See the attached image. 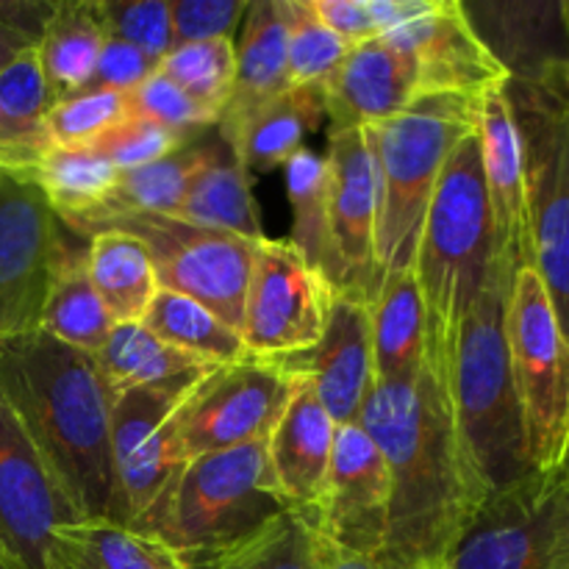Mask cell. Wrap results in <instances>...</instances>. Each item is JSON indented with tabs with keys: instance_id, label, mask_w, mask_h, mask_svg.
I'll return each mask as SVG.
<instances>
[{
	"instance_id": "obj_17",
	"label": "cell",
	"mask_w": 569,
	"mask_h": 569,
	"mask_svg": "<svg viewBox=\"0 0 569 569\" xmlns=\"http://www.w3.org/2000/svg\"><path fill=\"white\" fill-rule=\"evenodd\" d=\"M381 39L409 56L422 100L442 94L481 100L509 81V72L481 42L459 0H428L420 14L381 33Z\"/></svg>"
},
{
	"instance_id": "obj_21",
	"label": "cell",
	"mask_w": 569,
	"mask_h": 569,
	"mask_svg": "<svg viewBox=\"0 0 569 569\" xmlns=\"http://www.w3.org/2000/svg\"><path fill=\"white\" fill-rule=\"evenodd\" d=\"M328 128H372L420 103V81L411 59L381 37L350 48L326 89Z\"/></svg>"
},
{
	"instance_id": "obj_25",
	"label": "cell",
	"mask_w": 569,
	"mask_h": 569,
	"mask_svg": "<svg viewBox=\"0 0 569 569\" xmlns=\"http://www.w3.org/2000/svg\"><path fill=\"white\" fill-rule=\"evenodd\" d=\"M217 142H220V137H217L214 142L198 137L194 142H189L187 148L178 150V153L167 156V159L137 167V170L120 172V181H117V187L111 189V194L103 203L83 211V214L64 217V220L59 217V220L81 239H92L94 233H100V228H103L106 222L117 220V217H170L172 211H176V206L181 203L183 192H187L194 172H198L200 167L206 164V159L214 153Z\"/></svg>"
},
{
	"instance_id": "obj_36",
	"label": "cell",
	"mask_w": 569,
	"mask_h": 569,
	"mask_svg": "<svg viewBox=\"0 0 569 569\" xmlns=\"http://www.w3.org/2000/svg\"><path fill=\"white\" fill-rule=\"evenodd\" d=\"M31 181L42 189L56 214L64 220L103 203L120 181V170L98 150L48 148Z\"/></svg>"
},
{
	"instance_id": "obj_40",
	"label": "cell",
	"mask_w": 569,
	"mask_h": 569,
	"mask_svg": "<svg viewBox=\"0 0 569 569\" xmlns=\"http://www.w3.org/2000/svg\"><path fill=\"white\" fill-rule=\"evenodd\" d=\"M128 117L126 94L89 89L72 98L56 100L42 126L50 148L89 150Z\"/></svg>"
},
{
	"instance_id": "obj_35",
	"label": "cell",
	"mask_w": 569,
	"mask_h": 569,
	"mask_svg": "<svg viewBox=\"0 0 569 569\" xmlns=\"http://www.w3.org/2000/svg\"><path fill=\"white\" fill-rule=\"evenodd\" d=\"M287 194L292 203V237L289 242L331 283L333 253L328 228V159L326 153L303 148L283 167Z\"/></svg>"
},
{
	"instance_id": "obj_43",
	"label": "cell",
	"mask_w": 569,
	"mask_h": 569,
	"mask_svg": "<svg viewBox=\"0 0 569 569\" xmlns=\"http://www.w3.org/2000/svg\"><path fill=\"white\" fill-rule=\"evenodd\" d=\"M198 137H187V133L170 131L164 126H156L150 120H139V117H126L117 128H111L94 148L100 156L111 161L120 172L137 170V167L153 164V161L167 159V156L178 153L194 142Z\"/></svg>"
},
{
	"instance_id": "obj_3",
	"label": "cell",
	"mask_w": 569,
	"mask_h": 569,
	"mask_svg": "<svg viewBox=\"0 0 569 569\" xmlns=\"http://www.w3.org/2000/svg\"><path fill=\"white\" fill-rule=\"evenodd\" d=\"M289 509L267 442H256L172 467L128 528L164 545L187 569H217Z\"/></svg>"
},
{
	"instance_id": "obj_49",
	"label": "cell",
	"mask_w": 569,
	"mask_h": 569,
	"mask_svg": "<svg viewBox=\"0 0 569 569\" xmlns=\"http://www.w3.org/2000/svg\"><path fill=\"white\" fill-rule=\"evenodd\" d=\"M33 44H37L33 39L22 37V33L17 31H9V28H0V70H3L14 56H20L22 50L33 48Z\"/></svg>"
},
{
	"instance_id": "obj_54",
	"label": "cell",
	"mask_w": 569,
	"mask_h": 569,
	"mask_svg": "<svg viewBox=\"0 0 569 569\" xmlns=\"http://www.w3.org/2000/svg\"><path fill=\"white\" fill-rule=\"evenodd\" d=\"M0 569H6V567H3V565H0Z\"/></svg>"
},
{
	"instance_id": "obj_47",
	"label": "cell",
	"mask_w": 569,
	"mask_h": 569,
	"mask_svg": "<svg viewBox=\"0 0 569 569\" xmlns=\"http://www.w3.org/2000/svg\"><path fill=\"white\" fill-rule=\"evenodd\" d=\"M315 9L320 20L350 48L378 37L367 0H315Z\"/></svg>"
},
{
	"instance_id": "obj_1",
	"label": "cell",
	"mask_w": 569,
	"mask_h": 569,
	"mask_svg": "<svg viewBox=\"0 0 569 569\" xmlns=\"http://www.w3.org/2000/svg\"><path fill=\"white\" fill-rule=\"evenodd\" d=\"M359 426L392 476L387 542L372 569H445L487 500L450 411L445 378L426 365L403 383H376Z\"/></svg>"
},
{
	"instance_id": "obj_18",
	"label": "cell",
	"mask_w": 569,
	"mask_h": 569,
	"mask_svg": "<svg viewBox=\"0 0 569 569\" xmlns=\"http://www.w3.org/2000/svg\"><path fill=\"white\" fill-rule=\"evenodd\" d=\"M192 387H139L111 398V456L122 522L131 526L172 472L170 417Z\"/></svg>"
},
{
	"instance_id": "obj_19",
	"label": "cell",
	"mask_w": 569,
	"mask_h": 569,
	"mask_svg": "<svg viewBox=\"0 0 569 569\" xmlns=\"http://www.w3.org/2000/svg\"><path fill=\"white\" fill-rule=\"evenodd\" d=\"M278 365L292 376L309 378L322 409L337 426L359 422L376 387L370 306L337 295L320 342L298 356L278 359Z\"/></svg>"
},
{
	"instance_id": "obj_45",
	"label": "cell",
	"mask_w": 569,
	"mask_h": 569,
	"mask_svg": "<svg viewBox=\"0 0 569 569\" xmlns=\"http://www.w3.org/2000/svg\"><path fill=\"white\" fill-rule=\"evenodd\" d=\"M244 11V0H170L172 42L178 48L211 39H233Z\"/></svg>"
},
{
	"instance_id": "obj_5",
	"label": "cell",
	"mask_w": 569,
	"mask_h": 569,
	"mask_svg": "<svg viewBox=\"0 0 569 569\" xmlns=\"http://www.w3.org/2000/svg\"><path fill=\"white\" fill-rule=\"evenodd\" d=\"M511 278L503 264L478 295L456 337L445 367L450 411L461 448L470 459L487 498L531 478L526 422L509 361L506 339V300Z\"/></svg>"
},
{
	"instance_id": "obj_42",
	"label": "cell",
	"mask_w": 569,
	"mask_h": 569,
	"mask_svg": "<svg viewBox=\"0 0 569 569\" xmlns=\"http://www.w3.org/2000/svg\"><path fill=\"white\" fill-rule=\"evenodd\" d=\"M98 3L109 37L133 44L156 64L176 48L167 0H98Z\"/></svg>"
},
{
	"instance_id": "obj_50",
	"label": "cell",
	"mask_w": 569,
	"mask_h": 569,
	"mask_svg": "<svg viewBox=\"0 0 569 569\" xmlns=\"http://www.w3.org/2000/svg\"><path fill=\"white\" fill-rule=\"evenodd\" d=\"M328 569H372V565L367 559H356V556L337 553V550H331Z\"/></svg>"
},
{
	"instance_id": "obj_51",
	"label": "cell",
	"mask_w": 569,
	"mask_h": 569,
	"mask_svg": "<svg viewBox=\"0 0 569 569\" xmlns=\"http://www.w3.org/2000/svg\"><path fill=\"white\" fill-rule=\"evenodd\" d=\"M550 476L556 478V483H559V489H561V492H565V498L569 500V442H567V448H565V456H561L559 467H556V470L550 472Z\"/></svg>"
},
{
	"instance_id": "obj_22",
	"label": "cell",
	"mask_w": 569,
	"mask_h": 569,
	"mask_svg": "<svg viewBox=\"0 0 569 569\" xmlns=\"http://www.w3.org/2000/svg\"><path fill=\"white\" fill-rule=\"evenodd\" d=\"M339 426L322 409L309 378L295 376L292 398L267 439L272 476L292 506L317 509L326 495Z\"/></svg>"
},
{
	"instance_id": "obj_34",
	"label": "cell",
	"mask_w": 569,
	"mask_h": 569,
	"mask_svg": "<svg viewBox=\"0 0 569 569\" xmlns=\"http://www.w3.org/2000/svg\"><path fill=\"white\" fill-rule=\"evenodd\" d=\"M142 326L164 345L194 356L206 365L226 367L253 359L242 333L233 331L228 322H222L214 311L206 309L198 300L167 292V289H159Z\"/></svg>"
},
{
	"instance_id": "obj_41",
	"label": "cell",
	"mask_w": 569,
	"mask_h": 569,
	"mask_svg": "<svg viewBox=\"0 0 569 569\" xmlns=\"http://www.w3.org/2000/svg\"><path fill=\"white\" fill-rule=\"evenodd\" d=\"M128 117L150 120L156 126H164L170 131L187 133V137H203L209 128L217 126L220 117L203 103L183 92L178 83L164 78L161 72H153L144 83H139L133 92L126 94Z\"/></svg>"
},
{
	"instance_id": "obj_44",
	"label": "cell",
	"mask_w": 569,
	"mask_h": 569,
	"mask_svg": "<svg viewBox=\"0 0 569 569\" xmlns=\"http://www.w3.org/2000/svg\"><path fill=\"white\" fill-rule=\"evenodd\" d=\"M56 92L44 76L39 48L22 50L0 70V109L17 122L42 126L44 114L56 106Z\"/></svg>"
},
{
	"instance_id": "obj_53",
	"label": "cell",
	"mask_w": 569,
	"mask_h": 569,
	"mask_svg": "<svg viewBox=\"0 0 569 569\" xmlns=\"http://www.w3.org/2000/svg\"><path fill=\"white\" fill-rule=\"evenodd\" d=\"M3 178H9V172H6V170H0V181H3Z\"/></svg>"
},
{
	"instance_id": "obj_23",
	"label": "cell",
	"mask_w": 569,
	"mask_h": 569,
	"mask_svg": "<svg viewBox=\"0 0 569 569\" xmlns=\"http://www.w3.org/2000/svg\"><path fill=\"white\" fill-rule=\"evenodd\" d=\"M289 89V14L287 0H253L242 20L237 44V87L217 120L222 142L244 120Z\"/></svg>"
},
{
	"instance_id": "obj_20",
	"label": "cell",
	"mask_w": 569,
	"mask_h": 569,
	"mask_svg": "<svg viewBox=\"0 0 569 569\" xmlns=\"http://www.w3.org/2000/svg\"><path fill=\"white\" fill-rule=\"evenodd\" d=\"M478 142H481L483 181L492 211L495 253L509 276L531 267V226H528L526 170L522 148L503 87L492 89L478 103Z\"/></svg>"
},
{
	"instance_id": "obj_32",
	"label": "cell",
	"mask_w": 569,
	"mask_h": 569,
	"mask_svg": "<svg viewBox=\"0 0 569 569\" xmlns=\"http://www.w3.org/2000/svg\"><path fill=\"white\" fill-rule=\"evenodd\" d=\"M87 270L111 322H142L159 295L148 248L133 233L103 231L89 239Z\"/></svg>"
},
{
	"instance_id": "obj_33",
	"label": "cell",
	"mask_w": 569,
	"mask_h": 569,
	"mask_svg": "<svg viewBox=\"0 0 569 569\" xmlns=\"http://www.w3.org/2000/svg\"><path fill=\"white\" fill-rule=\"evenodd\" d=\"M87 244L89 239L78 237L70 244L64 259H61L53 287H50L48 303H44L39 331L94 359L103 350V345L109 342L114 322H111L106 306L100 303L92 281H89Z\"/></svg>"
},
{
	"instance_id": "obj_15",
	"label": "cell",
	"mask_w": 569,
	"mask_h": 569,
	"mask_svg": "<svg viewBox=\"0 0 569 569\" xmlns=\"http://www.w3.org/2000/svg\"><path fill=\"white\" fill-rule=\"evenodd\" d=\"M81 522L0 395V565L44 569L50 537Z\"/></svg>"
},
{
	"instance_id": "obj_16",
	"label": "cell",
	"mask_w": 569,
	"mask_h": 569,
	"mask_svg": "<svg viewBox=\"0 0 569 569\" xmlns=\"http://www.w3.org/2000/svg\"><path fill=\"white\" fill-rule=\"evenodd\" d=\"M389 506L392 476L376 439L359 422L339 426L328 487L317 506L328 548L372 565L387 542Z\"/></svg>"
},
{
	"instance_id": "obj_28",
	"label": "cell",
	"mask_w": 569,
	"mask_h": 569,
	"mask_svg": "<svg viewBox=\"0 0 569 569\" xmlns=\"http://www.w3.org/2000/svg\"><path fill=\"white\" fill-rule=\"evenodd\" d=\"M322 120H328L326 98L311 89L289 87L256 109L226 144L248 172H272L306 148V133L317 131Z\"/></svg>"
},
{
	"instance_id": "obj_48",
	"label": "cell",
	"mask_w": 569,
	"mask_h": 569,
	"mask_svg": "<svg viewBox=\"0 0 569 569\" xmlns=\"http://www.w3.org/2000/svg\"><path fill=\"white\" fill-rule=\"evenodd\" d=\"M53 9V0H0V28L22 33L39 44Z\"/></svg>"
},
{
	"instance_id": "obj_24",
	"label": "cell",
	"mask_w": 569,
	"mask_h": 569,
	"mask_svg": "<svg viewBox=\"0 0 569 569\" xmlns=\"http://www.w3.org/2000/svg\"><path fill=\"white\" fill-rule=\"evenodd\" d=\"M465 11L509 78H531L569 61L561 3H465Z\"/></svg>"
},
{
	"instance_id": "obj_13",
	"label": "cell",
	"mask_w": 569,
	"mask_h": 569,
	"mask_svg": "<svg viewBox=\"0 0 569 569\" xmlns=\"http://www.w3.org/2000/svg\"><path fill=\"white\" fill-rule=\"evenodd\" d=\"M76 239L37 183L0 181V342L39 331L56 270Z\"/></svg>"
},
{
	"instance_id": "obj_8",
	"label": "cell",
	"mask_w": 569,
	"mask_h": 569,
	"mask_svg": "<svg viewBox=\"0 0 569 569\" xmlns=\"http://www.w3.org/2000/svg\"><path fill=\"white\" fill-rule=\"evenodd\" d=\"M506 339L528 456L537 472H553L569 442V337L533 267L511 278Z\"/></svg>"
},
{
	"instance_id": "obj_30",
	"label": "cell",
	"mask_w": 569,
	"mask_h": 569,
	"mask_svg": "<svg viewBox=\"0 0 569 569\" xmlns=\"http://www.w3.org/2000/svg\"><path fill=\"white\" fill-rule=\"evenodd\" d=\"M44 569H187L164 545L109 520L61 526L50 537Z\"/></svg>"
},
{
	"instance_id": "obj_27",
	"label": "cell",
	"mask_w": 569,
	"mask_h": 569,
	"mask_svg": "<svg viewBox=\"0 0 569 569\" xmlns=\"http://www.w3.org/2000/svg\"><path fill=\"white\" fill-rule=\"evenodd\" d=\"M170 217L189 222V226L233 233V237L250 239V242L267 239L259 209H256L253 189H250V172L239 164L237 156L228 150L222 139L217 142L214 153L206 159V164L194 172L181 203Z\"/></svg>"
},
{
	"instance_id": "obj_52",
	"label": "cell",
	"mask_w": 569,
	"mask_h": 569,
	"mask_svg": "<svg viewBox=\"0 0 569 569\" xmlns=\"http://www.w3.org/2000/svg\"><path fill=\"white\" fill-rule=\"evenodd\" d=\"M561 17H565V26H567V33H569V0H561Z\"/></svg>"
},
{
	"instance_id": "obj_29",
	"label": "cell",
	"mask_w": 569,
	"mask_h": 569,
	"mask_svg": "<svg viewBox=\"0 0 569 569\" xmlns=\"http://www.w3.org/2000/svg\"><path fill=\"white\" fill-rule=\"evenodd\" d=\"M111 398L139 387H194L214 365L194 359L156 339L142 322H120L111 328L109 342L98 356Z\"/></svg>"
},
{
	"instance_id": "obj_14",
	"label": "cell",
	"mask_w": 569,
	"mask_h": 569,
	"mask_svg": "<svg viewBox=\"0 0 569 569\" xmlns=\"http://www.w3.org/2000/svg\"><path fill=\"white\" fill-rule=\"evenodd\" d=\"M328 228L331 287L372 306L378 295V167L367 128H328Z\"/></svg>"
},
{
	"instance_id": "obj_26",
	"label": "cell",
	"mask_w": 569,
	"mask_h": 569,
	"mask_svg": "<svg viewBox=\"0 0 569 569\" xmlns=\"http://www.w3.org/2000/svg\"><path fill=\"white\" fill-rule=\"evenodd\" d=\"M376 383H403L428 365L426 303L415 270L383 281L370 306Z\"/></svg>"
},
{
	"instance_id": "obj_12",
	"label": "cell",
	"mask_w": 569,
	"mask_h": 569,
	"mask_svg": "<svg viewBox=\"0 0 569 569\" xmlns=\"http://www.w3.org/2000/svg\"><path fill=\"white\" fill-rule=\"evenodd\" d=\"M337 298L328 278L289 239L259 242L244 292L242 339L253 359L278 361L322 339Z\"/></svg>"
},
{
	"instance_id": "obj_11",
	"label": "cell",
	"mask_w": 569,
	"mask_h": 569,
	"mask_svg": "<svg viewBox=\"0 0 569 569\" xmlns=\"http://www.w3.org/2000/svg\"><path fill=\"white\" fill-rule=\"evenodd\" d=\"M445 569H569V500L550 472L483 500Z\"/></svg>"
},
{
	"instance_id": "obj_39",
	"label": "cell",
	"mask_w": 569,
	"mask_h": 569,
	"mask_svg": "<svg viewBox=\"0 0 569 569\" xmlns=\"http://www.w3.org/2000/svg\"><path fill=\"white\" fill-rule=\"evenodd\" d=\"M156 72L170 78L183 92L220 117L237 87V42L211 39V42L178 44L159 61Z\"/></svg>"
},
{
	"instance_id": "obj_9",
	"label": "cell",
	"mask_w": 569,
	"mask_h": 569,
	"mask_svg": "<svg viewBox=\"0 0 569 569\" xmlns=\"http://www.w3.org/2000/svg\"><path fill=\"white\" fill-rule=\"evenodd\" d=\"M292 389L295 376L278 361L244 359L206 372L170 417L172 467L206 453L267 442Z\"/></svg>"
},
{
	"instance_id": "obj_38",
	"label": "cell",
	"mask_w": 569,
	"mask_h": 569,
	"mask_svg": "<svg viewBox=\"0 0 569 569\" xmlns=\"http://www.w3.org/2000/svg\"><path fill=\"white\" fill-rule=\"evenodd\" d=\"M289 14V87L326 94L350 44L342 42L315 9V0H287Z\"/></svg>"
},
{
	"instance_id": "obj_31",
	"label": "cell",
	"mask_w": 569,
	"mask_h": 569,
	"mask_svg": "<svg viewBox=\"0 0 569 569\" xmlns=\"http://www.w3.org/2000/svg\"><path fill=\"white\" fill-rule=\"evenodd\" d=\"M106 39H109V31H106L98 0L56 3L37 44L44 76H48L56 98L64 100L87 92Z\"/></svg>"
},
{
	"instance_id": "obj_46",
	"label": "cell",
	"mask_w": 569,
	"mask_h": 569,
	"mask_svg": "<svg viewBox=\"0 0 569 569\" xmlns=\"http://www.w3.org/2000/svg\"><path fill=\"white\" fill-rule=\"evenodd\" d=\"M156 61H150L142 50H137L133 44L122 42V39H106L103 50H100L98 67H94V76L89 81V89H103V92H120L128 94L139 87V83L148 81L156 72Z\"/></svg>"
},
{
	"instance_id": "obj_7",
	"label": "cell",
	"mask_w": 569,
	"mask_h": 569,
	"mask_svg": "<svg viewBox=\"0 0 569 569\" xmlns=\"http://www.w3.org/2000/svg\"><path fill=\"white\" fill-rule=\"evenodd\" d=\"M522 148L531 267L569 337V61L506 81Z\"/></svg>"
},
{
	"instance_id": "obj_4",
	"label": "cell",
	"mask_w": 569,
	"mask_h": 569,
	"mask_svg": "<svg viewBox=\"0 0 569 569\" xmlns=\"http://www.w3.org/2000/svg\"><path fill=\"white\" fill-rule=\"evenodd\" d=\"M498 264L481 142L472 131L439 176L411 264L426 303L428 365L442 378L461 322Z\"/></svg>"
},
{
	"instance_id": "obj_37",
	"label": "cell",
	"mask_w": 569,
	"mask_h": 569,
	"mask_svg": "<svg viewBox=\"0 0 569 569\" xmlns=\"http://www.w3.org/2000/svg\"><path fill=\"white\" fill-rule=\"evenodd\" d=\"M328 559L317 509L295 506L217 569H328Z\"/></svg>"
},
{
	"instance_id": "obj_10",
	"label": "cell",
	"mask_w": 569,
	"mask_h": 569,
	"mask_svg": "<svg viewBox=\"0 0 569 569\" xmlns=\"http://www.w3.org/2000/svg\"><path fill=\"white\" fill-rule=\"evenodd\" d=\"M103 231L133 233L148 248L159 289L198 300L242 333L244 292L259 242L164 214L117 217L100 228Z\"/></svg>"
},
{
	"instance_id": "obj_2",
	"label": "cell",
	"mask_w": 569,
	"mask_h": 569,
	"mask_svg": "<svg viewBox=\"0 0 569 569\" xmlns=\"http://www.w3.org/2000/svg\"><path fill=\"white\" fill-rule=\"evenodd\" d=\"M0 395L81 520L126 526L98 361L44 331L9 339L0 342Z\"/></svg>"
},
{
	"instance_id": "obj_6",
	"label": "cell",
	"mask_w": 569,
	"mask_h": 569,
	"mask_svg": "<svg viewBox=\"0 0 569 569\" xmlns=\"http://www.w3.org/2000/svg\"><path fill=\"white\" fill-rule=\"evenodd\" d=\"M478 103L456 94L426 98L367 128L378 167V292L383 281L415 264L433 189L456 144L478 128Z\"/></svg>"
}]
</instances>
